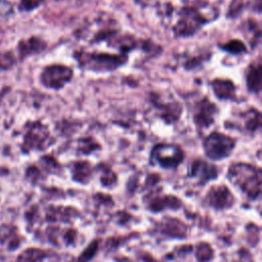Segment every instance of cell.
Instances as JSON below:
<instances>
[{
  "label": "cell",
  "mask_w": 262,
  "mask_h": 262,
  "mask_svg": "<svg viewBox=\"0 0 262 262\" xmlns=\"http://www.w3.org/2000/svg\"><path fill=\"white\" fill-rule=\"evenodd\" d=\"M227 178L251 200H256L261 193V171L259 168L236 163L229 167Z\"/></svg>",
  "instance_id": "6da1fadb"
},
{
  "label": "cell",
  "mask_w": 262,
  "mask_h": 262,
  "mask_svg": "<svg viewBox=\"0 0 262 262\" xmlns=\"http://www.w3.org/2000/svg\"><path fill=\"white\" fill-rule=\"evenodd\" d=\"M76 57L81 66L92 71H113L125 63L127 59L125 54L86 52H80Z\"/></svg>",
  "instance_id": "7a4b0ae2"
},
{
  "label": "cell",
  "mask_w": 262,
  "mask_h": 262,
  "mask_svg": "<svg viewBox=\"0 0 262 262\" xmlns=\"http://www.w3.org/2000/svg\"><path fill=\"white\" fill-rule=\"evenodd\" d=\"M235 146V140L228 135L213 132L205 138L204 150L206 156L214 161L227 158Z\"/></svg>",
  "instance_id": "3957f363"
},
{
  "label": "cell",
  "mask_w": 262,
  "mask_h": 262,
  "mask_svg": "<svg viewBox=\"0 0 262 262\" xmlns=\"http://www.w3.org/2000/svg\"><path fill=\"white\" fill-rule=\"evenodd\" d=\"M150 159L155 164L162 168L174 169L182 163L184 154L176 144L159 143L154 146Z\"/></svg>",
  "instance_id": "277c9868"
},
{
  "label": "cell",
  "mask_w": 262,
  "mask_h": 262,
  "mask_svg": "<svg viewBox=\"0 0 262 262\" xmlns=\"http://www.w3.org/2000/svg\"><path fill=\"white\" fill-rule=\"evenodd\" d=\"M206 21L207 17L195 7L186 6L179 12V20L174 26V32L177 36H190L193 35Z\"/></svg>",
  "instance_id": "5b68a950"
},
{
  "label": "cell",
  "mask_w": 262,
  "mask_h": 262,
  "mask_svg": "<svg viewBox=\"0 0 262 262\" xmlns=\"http://www.w3.org/2000/svg\"><path fill=\"white\" fill-rule=\"evenodd\" d=\"M73 77V71L64 66L53 64L44 69L41 75L42 83L49 88H62Z\"/></svg>",
  "instance_id": "8992f818"
},
{
  "label": "cell",
  "mask_w": 262,
  "mask_h": 262,
  "mask_svg": "<svg viewBox=\"0 0 262 262\" xmlns=\"http://www.w3.org/2000/svg\"><path fill=\"white\" fill-rule=\"evenodd\" d=\"M206 203L215 210H226L233 206L235 198L226 185H215L209 189Z\"/></svg>",
  "instance_id": "52a82bcc"
},
{
  "label": "cell",
  "mask_w": 262,
  "mask_h": 262,
  "mask_svg": "<svg viewBox=\"0 0 262 262\" xmlns=\"http://www.w3.org/2000/svg\"><path fill=\"white\" fill-rule=\"evenodd\" d=\"M50 134L45 126L34 123L28 130L25 137V144L29 149H43L50 144Z\"/></svg>",
  "instance_id": "ba28073f"
},
{
  "label": "cell",
  "mask_w": 262,
  "mask_h": 262,
  "mask_svg": "<svg viewBox=\"0 0 262 262\" xmlns=\"http://www.w3.org/2000/svg\"><path fill=\"white\" fill-rule=\"evenodd\" d=\"M217 113L215 104H213L208 98H203L198 101L193 111L194 123L200 128H208L213 122Z\"/></svg>",
  "instance_id": "9c48e42d"
},
{
  "label": "cell",
  "mask_w": 262,
  "mask_h": 262,
  "mask_svg": "<svg viewBox=\"0 0 262 262\" xmlns=\"http://www.w3.org/2000/svg\"><path fill=\"white\" fill-rule=\"evenodd\" d=\"M217 175L218 170L214 165L200 159L191 163L188 172V176L191 178H195L201 185L212 179H215Z\"/></svg>",
  "instance_id": "30bf717a"
},
{
  "label": "cell",
  "mask_w": 262,
  "mask_h": 262,
  "mask_svg": "<svg viewBox=\"0 0 262 262\" xmlns=\"http://www.w3.org/2000/svg\"><path fill=\"white\" fill-rule=\"evenodd\" d=\"M160 230L164 235L175 238H184L187 232L186 226L182 222L170 217H166L162 220L160 223Z\"/></svg>",
  "instance_id": "8fae6325"
},
{
  "label": "cell",
  "mask_w": 262,
  "mask_h": 262,
  "mask_svg": "<svg viewBox=\"0 0 262 262\" xmlns=\"http://www.w3.org/2000/svg\"><path fill=\"white\" fill-rule=\"evenodd\" d=\"M181 206V201L175 195H156L148 203V209L152 212H160L167 209L177 210Z\"/></svg>",
  "instance_id": "7c38bea8"
},
{
  "label": "cell",
  "mask_w": 262,
  "mask_h": 262,
  "mask_svg": "<svg viewBox=\"0 0 262 262\" xmlns=\"http://www.w3.org/2000/svg\"><path fill=\"white\" fill-rule=\"evenodd\" d=\"M215 95L220 99H231L235 94V86L230 80L215 79L212 83Z\"/></svg>",
  "instance_id": "4fadbf2b"
},
{
  "label": "cell",
  "mask_w": 262,
  "mask_h": 262,
  "mask_svg": "<svg viewBox=\"0 0 262 262\" xmlns=\"http://www.w3.org/2000/svg\"><path fill=\"white\" fill-rule=\"evenodd\" d=\"M92 169L88 162L79 161L72 165V176L73 179L79 183L86 184L92 178Z\"/></svg>",
  "instance_id": "5bb4252c"
},
{
  "label": "cell",
  "mask_w": 262,
  "mask_h": 262,
  "mask_svg": "<svg viewBox=\"0 0 262 262\" xmlns=\"http://www.w3.org/2000/svg\"><path fill=\"white\" fill-rule=\"evenodd\" d=\"M247 85L250 91L259 93L261 88V66L252 64L247 73Z\"/></svg>",
  "instance_id": "9a60e30c"
},
{
  "label": "cell",
  "mask_w": 262,
  "mask_h": 262,
  "mask_svg": "<svg viewBox=\"0 0 262 262\" xmlns=\"http://www.w3.org/2000/svg\"><path fill=\"white\" fill-rule=\"evenodd\" d=\"M44 47H45V43L42 40L35 37H32L29 40L20 42L18 46L23 56H26L35 52H40L44 49Z\"/></svg>",
  "instance_id": "2e32d148"
},
{
  "label": "cell",
  "mask_w": 262,
  "mask_h": 262,
  "mask_svg": "<svg viewBox=\"0 0 262 262\" xmlns=\"http://www.w3.org/2000/svg\"><path fill=\"white\" fill-rule=\"evenodd\" d=\"M245 126L246 129L255 132L260 127V113L257 110H250L245 116Z\"/></svg>",
  "instance_id": "e0dca14e"
},
{
  "label": "cell",
  "mask_w": 262,
  "mask_h": 262,
  "mask_svg": "<svg viewBox=\"0 0 262 262\" xmlns=\"http://www.w3.org/2000/svg\"><path fill=\"white\" fill-rule=\"evenodd\" d=\"M47 257V253L40 249H28L19 257V262H37Z\"/></svg>",
  "instance_id": "ac0fdd59"
},
{
  "label": "cell",
  "mask_w": 262,
  "mask_h": 262,
  "mask_svg": "<svg viewBox=\"0 0 262 262\" xmlns=\"http://www.w3.org/2000/svg\"><path fill=\"white\" fill-rule=\"evenodd\" d=\"M214 256V251L208 243H200L196 246L195 257L199 262H208Z\"/></svg>",
  "instance_id": "d6986e66"
},
{
  "label": "cell",
  "mask_w": 262,
  "mask_h": 262,
  "mask_svg": "<svg viewBox=\"0 0 262 262\" xmlns=\"http://www.w3.org/2000/svg\"><path fill=\"white\" fill-rule=\"evenodd\" d=\"M99 246V241L94 239L87 246V248L81 253V255L78 257L77 262H89L96 254Z\"/></svg>",
  "instance_id": "ffe728a7"
},
{
  "label": "cell",
  "mask_w": 262,
  "mask_h": 262,
  "mask_svg": "<svg viewBox=\"0 0 262 262\" xmlns=\"http://www.w3.org/2000/svg\"><path fill=\"white\" fill-rule=\"evenodd\" d=\"M99 168L101 169V176H100L101 184L106 187L114 186L117 182L116 174L106 166H101Z\"/></svg>",
  "instance_id": "44dd1931"
},
{
  "label": "cell",
  "mask_w": 262,
  "mask_h": 262,
  "mask_svg": "<svg viewBox=\"0 0 262 262\" xmlns=\"http://www.w3.org/2000/svg\"><path fill=\"white\" fill-rule=\"evenodd\" d=\"M221 47L223 50H225L231 54H239V53H244L247 51L246 46L239 40H231V41L227 42L226 44L222 45Z\"/></svg>",
  "instance_id": "7402d4cb"
},
{
  "label": "cell",
  "mask_w": 262,
  "mask_h": 262,
  "mask_svg": "<svg viewBox=\"0 0 262 262\" xmlns=\"http://www.w3.org/2000/svg\"><path fill=\"white\" fill-rule=\"evenodd\" d=\"M98 146H99L98 143L96 141H94L93 138L88 137V138L80 139L78 149L82 154H90V152L94 151L95 149H97Z\"/></svg>",
  "instance_id": "603a6c76"
},
{
  "label": "cell",
  "mask_w": 262,
  "mask_h": 262,
  "mask_svg": "<svg viewBox=\"0 0 262 262\" xmlns=\"http://www.w3.org/2000/svg\"><path fill=\"white\" fill-rule=\"evenodd\" d=\"M42 1L43 0H21V7L26 10H31L40 5Z\"/></svg>",
  "instance_id": "cb8c5ba5"
}]
</instances>
